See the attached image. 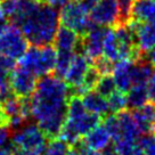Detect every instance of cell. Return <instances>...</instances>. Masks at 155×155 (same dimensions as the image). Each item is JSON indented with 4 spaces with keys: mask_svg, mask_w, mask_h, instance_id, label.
Instances as JSON below:
<instances>
[{
    "mask_svg": "<svg viewBox=\"0 0 155 155\" xmlns=\"http://www.w3.org/2000/svg\"><path fill=\"white\" fill-rule=\"evenodd\" d=\"M70 88L63 79L55 74H46L37 81L31 95V116L37 121L46 137H58L68 117Z\"/></svg>",
    "mask_w": 155,
    "mask_h": 155,
    "instance_id": "cell-1",
    "label": "cell"
},
{
    "mask_svg": "<svg viewBox=\"0 0 155 155\" xmlns=\"http://www.w3.org/2000/svg\"><path fill=\"white\" fill-rule=\"evenodd\" d=\"M59 28V12L48 4H39L38 8L19 24L18 29L32 46L51 45Z\"/></svg>",
    "mask_w": 155,
    "mask_h": 155,
    "instance_id": "cell-2",
    "label": "cell"
},
{
    "mask_svg": "<svg viewBox=\"0 0 155 155\" xmlns=\"http://www.w3.org/2000/svg\"><path fill=\"white\" fill-rule=\"evenodd\" d=\"M59 22L62 25L72 29L80 37L87 34L91 29L96 26L92 22L88 12L80 1H68L62 7L59 13Z\"/></svg>",
    "mask_w": 155,
    "mask_h": 155,
    "instance_id": "cell-3",
    "label": "cell"
},
{
    "mask_svg": "<svg viewBox=\"0 0 155 155\" xmlns=\"http://www.w3.org/2000/svg\"><path fill=\"white\" fill-rule=\"evenodd\" d=\"M12 134V143L16 148L31 150L37 155L42 154L49 140L38 124L33 123L25 124Z\"/></svg>",
    "mask_w": 155,
    "mask_h": 155,
    "instance_id": "cell-4",
    "label": "cell"
},
{
    "mask_svg": "<svg viewBox=\"0 0 155 155\" xmlns=\"http://www.w3.org/2000/svg\"><path fill=\"white\" fill-rule=\"evenodd\" d=\"M29 48V41L16 25L9 24L0 32V53L19 59Z\"/></svg>",
    "mask_w": 155,
    "mask_h": 155,
    "instance_id": "cell-5",
    "label": "cell"
},
{
    "mask_svg": "<svg viewBox=\"0 0 155 155\" xmlns=\"http://www.w3.org/2000/svg\"><path fill=\"white\" fill-rule=\"evenodd\" d=\"M107 28L108 26L96 25L87 34L80 37V41L77 47V49H79L78 53L83 51V54L90 59V62H94L98 57L103 56V45Z\"/></svg>",
    "mask_w": 155,
    "mask_h": 155,
    "instance_id": "cell-6",
    "label": "cell"
},
{
    "mask_svg": "<svg viewBox=\"0 0 155 155\" xmlns=\"http://www.w3.org/2000/svg\"><path fill=\"white\" fill-rule=\"evenodd\" d=\"M90 18L102 26H113L119 22V6L116 0H98L90 10Z\"/></svg>",
    "mask_w": 155,
    "mask_h": 155,
    "instance_id": "cell-7",
    "label": "cell"
},
{
    "mask_svg": "<svg viewBox=\"0 0 155 155\" xmlns=\"http://www.w3.org/2000/svg\"><path fill=\"white\" fill-rule=\"evenodd\" d=\"M10 86L15 96L23 98L31 97L37 86V77L26 68L18 66L10 74Z\"/></svg>",
    "mask_w": 155,
    "mask_h": 155,
    "instance_id": "cell-8",
    "label": "cell"
},
{
    "mask_svg": "<svg viewBox=\"0 0 155 155\" xmlns=\"http://www.w3.org/2000/svg\"><path fill=\"white\" fill-rule=\"evenodd\" d=\"M90 63H91L90 59L83 53H77L73 55L68 72L63 79L70 89H74L82 83L84 75L90 66Z\"/></svg>",
    "mask_w": 155,
    "mask_h": 155,
    "instance_id": "cell-9",
    "label": "cell"
},
{
    "mask_svg": "<svg viewBox=\"0 0 155 155\" xmlns=\"http://www.w3.org/2000/svg\"><path fill=\"white\" fill-rule=\"evenodd\" d=\"M130 25L136 33L137 46L141 51H147L155 46V21L138 23L130 21Z\"/></svg>",
    "mask_w": 155,
    "mask_h": 155,
    "instance_id": "cell-10",
    "label": "cell"
},
{
    "mask_svg": "<svg viewBox=\"0 0 155 155\" xmlns=\"http://www.w3.org/2000/svg\"><path fill=\"white\" fill-rule=\"evenodd\" d=\"M134 61L131 59H119L113 66V78L116 84V89L127 94L132 87L131 81V66Z\"/></svg>",
    "mask_w": 155,
    "mask_h": 155,
    "instance_id": "cell-11",
    "label": "cell"
},
{
    "mask_svg": "<svg viewBox=\"0 0 155 155\" xmlns=\"http://www.w3.org/2000/svg\"><path fill=\"white\" fill-rule=\"evenodd\" d=\"M141 134H152L155 130V105L147 104L131 112Z\"/></svg>",
    "mask_w": 155,
    "mask_h": 155,
    "instance_id": "cell-12",
    "label": "cell"
},
{
    "mask_svg": "<svg viewBox=\"0 0 155 155\" xmlns=\"http://www.w3.org/2000/svg\"><path fill=\"white\" fill-rule=\"evenodd\" d=\"M81 101L88 112L97 114L102 119H104L105 116H107L111 113L110 108H108L107 99L97 91H94V90L87 91L81 96Z\"/></svg>",
    "mask_w": 155,
    "mask_h": 155,
    "instance_id": "cell-13",
    "label": "cell"
},
{
    "mask_svg": "<svg viewBox=\"0 0 155 155\" xmlns=\"http://www.w3.org/2000/svg\"><path fill=\"white\" fill-rule=\"evenodd\" d=\"M115 115L117 117L119 126H120V132H121L120 140H129L135 143L139 138L141 132L136 124L132 113L128 110H123V111L116 113Z\"/></svg>",
    "mask_w": 155,
    "mask_h": 155,
    "instance_id": "cell-14",
    "label": "cell"
},
{
    "mask_svg": "<svg viewBox=\"0 0 155 155\" xmlns=\"http://www.w3.org/2000/svg\"><path fill=\"white\" fill-rule=\"evenodd\" d=\"M130 21L138 23L155 21V0H134Z\"/></svg>",
    "mask_w": 155,
    "mask_h": 155,
    "instance_id": "cell-15",
    "label": "cell"
},
{
    "mask_svg": "<svg viewBox=\"0 0 155 155\" xmlns=\"http://www.w3.org/2000/svg\"><path fill=\"white\" fill-rule=\"evenodd\" d=\"M56 57H57V51H56L55 47L50 46V45L41 46L35 75L42 77V75L50 74L51 72H54L55 64H56Z\"/></svg>",
    "mask_w": 155,
    "mask_h": 155,
    "instance_id": "cell-16",
    "label": "cell"
},
{
    "mask_svg": "<svg viewBox=\"0 0 155 155\" xmlns=\"http://www.w3.org/2000/svg\"><path fill=\"white\" fill-rule=\"evenodd\" d=\"M80 41V35L73 31L70 28H66L62 25L61 28H58L55 39H54V44L55 48L57 50H74L77 49L78 45Z\"/></svg>",
    "mask_w": 155,
    "mask_h": 155,
    "instance_id": "cell-17",
    "label": "cell"
},
{
    "mask_svg": "<svg viewBox=\"0 0 155 155\" xmlns=\"http://www.w3.org/2000/svg\"><path fill=\"white\" fill-rule=\"evenodd\" d=\"M66 121L71 124V126L75 129L79 136H86L89 132L91 131L94 128H96L98 124H101V121H102V117L97 114H94V113H90V112H84L82 115L78 116V117H74V119H68L66 117Z\"/></svg>",
    "mask_w": 155,
    "mask_h": 155,
    "instance_id": "cell-18",
    "label": "cell"
},
{
    "mask_svg": "<svg viewBox=\"0 0 155 155\" xmlns=\"http://www.w3.org/2000/svg\"><path fill=\"white\" fill-rule=\"evenodd\" d=\"M83 141L86 143L89 150L97 152L102 150L103 147H105L111 141V137L105 129V127L98 124L96 128H94L91 131L88 132L83 138Z\"/></svg>",
    "mask_w": 155,
    "mask_h": 155,
    "instance_id": "cell-19",
    "label": "cell"
},
{
    "mask_svg": "<svg viewBox=\"0 0 155 155\" xmlns=\"http://www.w3.org/2000/svg\"><path fill=\"white\" fill-rule=\"evenodd\" d=\"M127 107L134 111L144 106L148 101L146 84H135L127 92Z\"/></svg>",
    "mask_w": 155,
    "mask_h": 155,
    "instance_id": "cell-20",
    "label": "cell"
},
{
    "mask_svg": "<svg viewBox=\"0 0 155 155\" xmlns=\"http://www.w3.org/2000/svg\"><path fill=\"white\" fill-rule=\"evenodd\" d=\"M103 56L110 59L111 62H117L120 59L119 55V46L116 41L114 30L111 26H108L106 30V34L104 38V45H103Z\"/></svg>",
    "mask_w": 155,
    "mask_h": 155,
    "instance_id": "cell-21",
    "label": "cell"
},
{
    "mask_svg": "<svg viewBox=\"0 0 155 155\" xmlns=\"http://www.w3.org/2000/svg\"><path fill=\"white\" fill-rule=\"evenodd\" d=\"M73 51L72 50H58L57 57H56V64L54 72L55 75H57L61 79H64L65 74L68 72V68L71 64V61L73 58Z\"/></svg>",
    "mask_w": 155,
    "mask_h": 155,
    "instance_id": "cell-22",
    "label": "cell"
},
{
    "mask_svg": "<svg viewBox=\"0 0 155 155\" xmlns=\"http://www.w3.org/2000/svg\"><path fill=\"white\" fill-rule=\"evenodd\" d=\"M95 91H97L98 94H101L102 96H104L105 98H107L108 96H111L113 92L116 90V84L114 81L113 75H111V73L107 74H102L97 83L95 84Z\"/></svg>",
    "mask_w": 155,
    "mask_h": 155,
    "instance_id": "cell-23",
    "label": "cell"
},
{
    "mask_svg": "<svg viewBox=\"0 0 155 155\" xmlns=\"http://www.w3.org/2000/svg\"><path fill=\"white\" fill-rule=\"evenodd\" d=\"M107 103H108V108L112 114H116L127 108V99L124 92L120 90H115L111 96L107 97Z\"/></svg>",
    "mask_w": 155,
    "mask_h": 155,
    "instance_id": "cell-24",
    "label": "cell"
},
{
    "mask_svg": "<svg viewBox=\"0 0 155 155\" xmlns=\"http://www.w3.org/2000/svg\"><path fill=\"white\" fill-rule=\"evenodd\" d=\"M68 150V144L59 137L50 139L41 155H66Z\"/></svg>",
    "mask_w": 155,
    "mask_h": 155,
    "instance_id": "cell-25",
    "label": "cell"
},
{
    "mask_svg": "<svg viewBox=\"0 0 155 155\" xmlns=\"http://www.w3.org/2000/svg\"><path fill=\"white\" fill-rule=\"evenodd\" d=\"M119 6V22L117 24H127L130 22V12L134 0H116Z\"/></svg>",
    "mask_w": 155,
    "mask_h": 155,
    "instance_id": "cell-26",
    "label": "cell"
},
{
    "mask_svg": "<svg viewBox=\"0 0 155 155\" xmlns=\"http://www.w3.org/2000/svg\"><path fill=\"white\" fill-rule=\"evenodd\" d=\"M137 145L140 147L145 155H155V136L152 134H144L138 138Z\"/></svg>",
    "mask_w": 155,
    "mask_h": 155,
    "instance_id": "cell-27",
    "label": "cell"
},
{
    "mask_svg": "<svg viewBox=\"0 0 155 155\" xmlns=\"http://www.w3.org/2000/svg\"><path fill=\"white\" fill-rule=\"evenodd\" d=\"M92 65L96 68V70L101 73V74L112 73L113 66H114L113 62H111L110 59H107V58L104 57V56H101V57H98L97 59H95V61L92 62Z\"/></svg>",
    "mask_w": 155,
    "mask_h": 155,
    "instance_id": "cell-28",
    "label": "cell"
},
{
    "mask_svg": "<svg viewBox=\"0 0 155 155\" xmlns=\"http://www.w3.org/2000/svg\"><path fill=\"white\" fill-rule=\"evenodd\" d=\"M0 7L6 17H13L18 7V0H2L0 1Z\"/></svg>",
    "mask_w": 155,
    "mask_h": 155,
    "instance_id": "cell-29",
    "label": "cell"
},
{
    "mask_svg": "<svg viewBox=\"0 0 155 155\" xmlns=\"http://www.w3.org/2000/svg\"><path fill=\"white\" fill-rule=\"evenodd\" d=\"M119 155H134L135 154V143L129 140H119L115 143Z\"/></svg>",
    "mask_w": 155,
    "mask_h": 155,
    "instance_id": "cell-30",
    "label": "cell"
},
{
    "mask_svg": "<svg viewBox=\"0 0 155 155\" xmlns=\"http://www.w3.org/2000/svg\"><path fill=\"white\" fill-rule=\"evenodd\" d=\"M0 68H5L7 71H12L16 68V61L5 54L0 53Z\"/></svg>",
    "mask_w": 155,
    "mask_h": 155,
    "instance_id": "cell-31",
    "label": "cell"
},
{
    "mask_svg": "<svg viewBox=\"0 0 155 155\" xmlns=\"http://www.w3.org/2000/svg\"><path fill=\"white\" fill-rule=\"evenodd\" d=\"M147 87V95H148V101L150 104L155 105V72L153 73V75L150 78V80L146 83Z\"/></svg>",
    "mask_w": 155,
    "mask_h": 155,
    "instance_id": "cell-32",
    "label": "cell"
},
{
    "mask_svg": "<svg viewBox=\"0 0 155 155\" xmlns=\"http://www.w3.org/2000/svg\"><path fill=\"white\" fill-rule=\"evenodd\" d=\"M15 148L16 147L14 146V144L12 143V140H9L6 144L0 145V155H13Z\"/></svg>",
    "mask_w": 155,
    "mask_h": 155,
    "instance_id": "cell-33",
    "label": "cell"
},
{
    "mask_svg": "<svg viewBox=\"0 0 155 155\" xmlns=\"http://www.w3.org/2000/svg\"><path fill=\"white\" fill-rule=\"evenodd\" d=\"M10 82V73L5 68H0V88Z\"/></svg>",
    "mask_w": 155,
    "mask_h": 155,
    "instance_id": "cell-34",
    "label": "cell"
},
{
    "mask_svg": "<svg viewBox=\"0 0 155 155\" xmlns=\"http://www.w3.org/2000/svg\"><path fill=\"white\" fill-rule=\"evenodd\" d=\"M144 56H145L146 59L153 65V68H155V46L154 47H152L150 49H148L147 53L144 54Z\"/></svg>",
    "mask_w": 155,
    "mask_h": 155,
    "instance_id": "cell-35",
    "label": "cell"
},
{
    "mask_svg": "<svg viewBox=\"0 0 155 155\" xmlns=\"http://www.w3.org/2000/svg\"><path fill=\"white\" fill-rule=\"evenodd\" d=\"M47 1V4L50 6H53V7H63L65 4H68L70 0H46Z\"/></svg>",
    "mask_w": 155,
    "mask_h": 155,
    "instance_id": "cell-36",
    "label": "cell"
},
{
    "mask_svg": "<svg viewBox=\"0 0 155 155\" xmlns=\"http://www.w3.org/2000/svg\"><path fill=\"white\" fill-rule=\"evenodd\" d=\"M13 155H37L35 153L31 152V150H22V148H15Z\"/></svg>",
    "mask_w": 155,
    "mask_h": 155,
    "instance_id": "cell-37",
    "label": "cell"
},
{
    "mask_svg": "<svg viewBox=\"0 0 155 155\" xmlns=\"http://www.w3.org/2000/svg\"><path fill=\"white\" fill-rule=\"evenodd\" d=\"M134 155H145V153L143 152V150H141L139 146L136 144L135 145V154Z\"/></svg>",
    "mask_w": 155,
    "mask_h": 155,
    "instance_id": "cell-38",
    "label": "cell"
},
{
    "mask_svg": "<svg viewBox=\"0 0 155 155\" xmlns=\"http://www.w3.org/2000/svg\"><path fill=\"white\" fill-rule=\"evenodd\" d=\"M89 155H102V154H101V153H97L95 150H91V152L89 153Z\"/></svg>",
    "mask_w": 155,
    "mask_h": 155,
    "instance_id": "cell-39",
    "label": "cell"
},
{
    "mask_svg": "<svg viewBox=\"0 0 155 155\" xmlns=\"http://www.w3.org/2000/svg\"><path fill=\"white\" fill-rule=\"evenodd\" d=\"M5 18V15H4V13H2V10H1V7H0V19Z\"/></svg>",
    "mask_w": 155,
    "mask_h": 155,
    "instance_id": "cell-40",
    "label": "cell"
},
{
    "mask_svg": "<svg viewBox=\"0 0 155 155\" xmlns=\"http://www.w3.org/2000/svg\"><path fill=\"white\" fill-rule=\"evenodd\" d=\"M31 1H34V2H38V4H40V2H44L45 0H31Z\"/></svg>",
    "mask_w": 155,
    "mask_h": 155,
    "instance_id": "cell-41",
    "label": "cell"
},
{
    "mask_svg": "<svg viewBox=\"0 0 155 155\" xmlns=\"http://www.w3.org/2000/svg\"><path fill=\"white\" fill-rule=\"evenodd\" d=\"M73 1H81V0H73Z\"/></svg>",
    "mask_w": 155,
    "mask_h": 155,
    "instance_id": "cell-42",
    "label": "cell"
},
{
    "mask_svg": "<svg viewBox=\"0 0 155 155\" xmlns=\"http://www.w3.org/2000/svg\"><path fill=\"white\" fill-rule=\"evenodd\" d=\"M154 136H155V130H154Z\"/></svg>",
    "mask_w": 155,
    "mask_h": 155,
    "instance_id": "cell-43",
    "label": "cell"
},
{
    "mask_svg": "<svg viewBox=\"0 0 155 155\" xmlns=\"http://www.w3.org/2000/svg\"><path fill=\"white\" fill-rule=\"evenodd\" d=\"M0 1H2V0H0Z\"/></svg>",
    "mask_w": 155,
    "mask_h": 155,
    "instance_id": "cell-44",
    "label": "cell"
}]
</instances>
